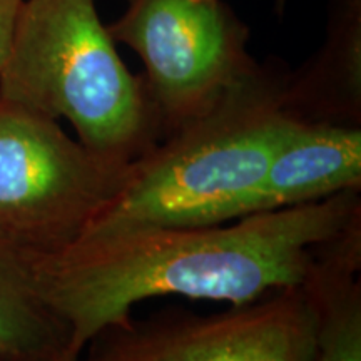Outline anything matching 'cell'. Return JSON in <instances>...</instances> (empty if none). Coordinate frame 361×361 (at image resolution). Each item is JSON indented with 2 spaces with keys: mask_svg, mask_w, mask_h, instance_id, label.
Instances as JSON below:
<instances>
[{
  "mask_svg": "<svg viewBox=\"0 0 361 361\" xmlns=\"http://www.w3.org/2000/svg\"><path fill=\"white\" fill-rule=\"evenodd\" d=\"M361 219V191L202 226H144L79 239L32 258L42 300L80 353L159 296L246 306L305 283L318 247Z\"/></svg>",
  "mask_w": 361,
  "mask_h": 361,
  "instance_id": "obj_1",
  "label": "cell"
},
{
  "mask_svg": "<svg viewBox=\"0 0 361 361\" xmlns=\"http://www.w3.org/2000/svg\"><path fill=\"white\" fill-rule=\"evenodd\" d=\"M286 79L256 64L213 107L166 134L130 162L124 186L82 238L236 219L298 121L284 106Z\"/></svg>",
  "mask_w": 361,
  "mask_h": 361,
  "instance_id": "obj_2",
  "label": "cell"
},
{
  "mask_svg": "<svg viewBox=\"0 0 361 361\" xmlns=\"http://www.w3.org/2000/svg\"><path fill=\"white\" fill-rule=\"evenodd\" d=\"M0 99L74 126L79 142L130 164L164 135L144 75L124 66L94 0H25Z\"/></svg>",
  "mask_w": 361,
  "mask_h": 361,
  "instance_id": "obj_3",
  "label": "cell"
},
{
  "mask_svg": "<svg viewBox=\"0 0 361 361\" xmlns=\"http://www.w3.org/2000/svg\"><path fill=\"white\" fill-rule=\"evenodd\" d=\"M128 173L129 164L92 152L57 121L0 99V239L29 258L79 241Z\"/></svg>",
  "mask_w": 361,
  "mask_h": 361,
  "instance_id": "obj_4",
  "label": "cell"
},
{
  "mask_svg": "<svg viewBox=\"0 0 361 361\" xmlns=\"http://www.w3.org/2000/svg\"><path fill=\"white\" fill-rule=\"evenodd\" d=\"M107 32L144 62L164 135L213 107L256 67L246 51L250 29L221 0H129Z\"/></svg>",
  "mask_w": 361,
  "mask_h": 361,
  "instance_id": "obj_5",
  "label": "cell"
},
{
  "mask_svg": "<svg viewBox=\"0 0 361 361\" xmlns=\"http://www.w3.org/2000/svg\"><path fill=\"white\" fill-rule=\"evenodd\" d=\"M87 346V361H314L316 316L298 286L221 314L130 319Z\"/></svg>",
  "mask_w": 361,
  "mask_h": 361,
  "instance_id": "obj_6",
  "label": "cell"
},
{
  "mask_svg": "<svg viewBox=\"0 0 361 361\" xmlns=\"http://www.w3.org/2000/svg\"><path fill=\"white\" fill-rule=\"evenodd\" d=\"M361 191V128L298 119L238 218Z\"/></svg>",
  "mask_w": 361,
  "mask_h": 361,
  "instance_id": "obj_7",
  "label": "cell"
},
{
  "mask_svg": "<svg viewBox=\"0 0 361 361\" xmlns=\"http://www.w3.org/2000/svg\"><path fill=\"white\" fill-rule=\"evenodd\" d=\"M361 219L318 247L305 288L316 316L314 361H361Z\"/></svg>",
  "mask_w": 361,
  "mask_h": 361,
  "instance_id": "obj_8",
  "label": "cell"
},
{
  "mask_svg": "<svg viewBox=\"0 0 361 361\" xmlns=\"http://www.w3.org/2000/svg\"><path fill=\"white\" fill-rule=\"evenodd\" d=\"M54 356H71L69 329L40 296L32 258L0 239V361Z\"/></svg>",
  "mask_w": 361,
  "mask_h": 361,
  "instance_id": "obj_9",
  "label": "cell"
},
{
  "mask_svg": "<svg viewBox=\"0 0 361 361\" xmlns=\"http://www.w3.org/2000/svg\"><path fill=\"white\" fill-rule=\"evenodd\" d=\"M25 0H0V71L11 54L13 34Z\"/></svg>",
  "mask_w": 361,
  "mask_h": 361,
  "instance_id": "obj_10",
  "label": "cell"
},
{
  "mask_svg": "<svg viewBox=\"0 0 361 361\" xmlns=\"http://www.w3.org/2000/svg\"><path fill=\"white\" fill-rule=\"evenodd\" d=\"M30 361H80L71 356H54V358H42V360H30Z\"/></svg>",
  "mask_w": 361,
  "mask_h": 361,
  "instance_id": "obj_11",
  "label": "cell"
},
{
  "mask_svg": "<svg viewBox=\"0 0 361 361\" xmlns=\"http://www.w3.org/2000/svg\"><path fill=\"white\" fill-rule=\"evenodd\" d=\"M278 4H279V6H283V4H284V0H278Z\"/></svg>",
  "mask_w": 361,
  "mask_h": 361,
  "instance_id": "obj_12",
  "label": "cell"
},
{
  "mask_svg": "<svg viewBox=\"0 0 361 361\" xmlns=\"http://www.w3.org/2000/svg\"><path fill=\"white\" fill-rule=\"evenodd\" d=\"M207 2H213V0H207Z\"/></svg>",
  "mask_w": 361,
  "mask_h": 361,
  "instance_id": "obj_13",
  "label": "cell"
}]
</instances>
